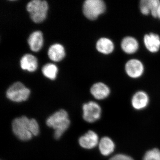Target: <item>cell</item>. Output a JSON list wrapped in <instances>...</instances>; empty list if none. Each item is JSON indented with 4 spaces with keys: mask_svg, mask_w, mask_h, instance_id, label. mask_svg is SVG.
<instances>
[{
    "mask_svg": "<svg viewBox=\"0 0 160 160\" xmlns=\"http://www.w3.org/2000/svg\"><path fill=\"white\" fill-rule=\"evenodd\" d=\"M46 123L47 126L54 129V137L57 140L59 139L70 124L68 113L64 109H61L52 115L46 120Z\"/></svg>",
    "mask_w": 160,
    "mask_h": 160,
    "instance_id": "cell-1",
    "label": "cell"
},
{
    "mask_svg": "<svg viewBox=\"0 0 160 160\" xmlns=\"http://www.w3.org/2000/svg\"><path fill=\"white\" fill-rule=\"evenodd\" d=\"M49 6L46 1L32 0L27 4L26 9L35 23L42 22L46 18Z\"/></svg>",
    "mask_w": 160,
    "mask_h": 160,
    "instance_id": "cell-2",
    "label": "cell"
},
{
    "mask_svg": "<svg viewBox=\"0 0 160 160\" xmlns=\"http://www.w3.org/2000/svg\"><path fill=\"white\" fill-rule=\"evenodd\" d=\"M30 119L26 116L16 118L12 122V129L16 136L22 141L31 139L32 134L30 131Z\"/></svg>",
    "mask_w": 160,
    "mask_h": 160,
    "instance_id": "cell-3",
    "label": "cell"
},
{
    "mask_svg": "<svg viewBox=\"0 0 160 160\" xmlns=\"http://www.w3.org/2000/svg\"><path fill=\"white\" fill-rule=\"evenodd\" d=\"M106 10V4L102 0H86L83 3V14L92 21L97 19Z\"/></svg>",
    "mask_w": 160,
    "mask_h": 160,
    "instance_id": "cell-4",
    "label": "cell"
},
{
    "mask_svg": "<svg viewBox=\"0 0 160 160\" xmlns=\"http://www.w3.org/2000/svg\"><path fill=\"white\" fill-rule=\"evenodd\" d=\"M30 94L29 89L21 82L13 83L7 89V98L12 102H21L28 99Z\"/></svg>",
    "mask_w": 160,
    "mask_h": 160,
    "instance_id": "cell-5",
    "label": "cell"
},
{
    "mask_svg": "<svg viewBox=\"0 0 160 160\" xmlns=\"http://www.w3.org/2000/svg\"><path fill=\"white\" fill-rule=\"evenodd\" d=\"M83 118L86 122L92 123L97 121L101 117V107L97 103L89 102L83 105Z\"/></svg>",
    "mask_w": 160,
    "mask_h": 160,
    "instance_id": "cell-6",
    "label": "cell"
},
{
    "mask_svg": "<svg viewBox=\"0 0 160 160\" xmlns=\"http://www.w3.org/2000/svg\"><path fill=\"white\" fill-rule=\"evenodd\" d=\"M125 70L129 77L137 78L143 74L144 67L143 63L140 60L132 59L126 62Z\"/></svg>",
    "mask_w": 160,
    "mask_h": 160,
    "instance_id": "cell-7",
    "label": "cell"
},
{
    "mask_svg": "<svg viewBox=\"0 0 160 160\" xmlns=\"http://www.w3.org/2000/svg\"><path fill=\"white\" fill-rule=\"evenodd\" d=\"M98 137L94 131H89L79 139V143L84 149H92L97 146Z\"/></svg>",
    "mask_w": 160,
    "mask_h": 160,
    "instance_id": "cell-8",
    "label": "cell"
},
{
    "mask_svg": "<svg viewBox=\"0 0 160 160\" xmlns=\"http://www.w3.org/2000/svg\"><path fill=\"white\" fill-rule=\"evenodd\" d=\"M144 43L147 50L152 53L158 52L160 49V38L158 35L150 33L145 35Z\"/></svg>",
    "mask_w": 160,
    "mask_h": 160,
    "instance_id": "cell-9",
    "label": "cell"
},
{
    "mask_svg": "<svg viewBox=\"0 0 160 160\" xmlns=\"http://www.w3.org/2000/svg\"><path fill=\"white\" fill-rule=\"evenodd\" d=\"M90 92L93 97L98 100L106 98L110 94V89L107 85L102 82L93 84L90 89Z\"/></svg>",
    "mask_w": 160,
    "mask_h": 160,
    "instance_id": "cell-10",
    "label": "cell"
},
{
    "mask_svg": "<svg viewBox=\"0 0 160 160\" xmlns=\"http://www.w3.org/2000/svg\"><path fill=\"white\" fill-rule=\"evenodd\" d=\"M28 43L32 51L34 52L40 51L43 45V36L42 32L38 30L32 32L29 35Z\"/></svg>",
    "mask_w": 160,
    "mask_h": 160,
    "instance_id": "cell-11",
    "label": "cell"
},
{
    "mask_svg": "<svg viewBox=\"0 0 160 160\" xmlns=\"http://www.w3.org/2000/svg\"><path fill=\"white\" fill-rule=\"evenodd\" d=\"M149 102V98L145 92L138 91L132 99V104L134 109L140 110L146 108Z\"/></svg>",
    "mask_w": 160,
    "mask_h": 160,
    "instance_id": "cell-12",
    "label": "cell"
},
{
    "mask_svg": "<svg viewBox=\"0 0 160 160\" xmlns=\"http://www.w3.org/2000/svg\"><path fill=\"white\" fill-rule=\"evenodd\" d=\"M20 66L23 70L34 72L38 68L37 59L31 54L24 55L20 60Z\"/></svg>",
    "mask_w": 160,
    "mask_h": 160,
    "instance_id": "cell-13",
    "label": "cell"
},
{
    "mask_svg": "<svg viewBox=\"0 0 160 160\" xmlns=\"http://www.w3.org/2000/svg\"><path fill=\"white\" fill-rule=\"evenodd\" d=\"M48 55L52 61L58 62L65 58L66 52L64 47L61 44L56 43L50 46L48 49Z\"/></svg>",
    "mask_w": 160,
    "mask_h": 160,
    "instance_id": "cell-14",
    "label": "cell"
},
{
    "mask_svg": "<svg viewBox=\"0 0 160 160\" xmlns=\"http://www.w3.org/2000/svg\"><path fill=\"white\" fill-rule=\"evenodd\" d=\"M121 48L127 54H133L138 49V42L137 40L132 37H126L122 40Z\"/></svg>",
    "mask_w": 160,
    "mask_h": 160,
    "instance_id": "cell-15",
    "label": "cell"
},
{
    "mask_svg": "<svg viewBox=\"0 0 160 160\" xmlns=\"http://www.w3.org/2000/svg\"><path fill=\"white\" fill-rule=\"evenodd\" d=\"M96 49L102 54H109L114 50V45L111 40L108 38H102L97 42Z\"/></svg>",
    "mask_w": 160,
    "mask_h": 160,
    "instance_id": "cell-16",
    "label": "cell"
},
{
    "mask_svg": "<svg viewBox=\"0 0 160 160\" xmlns=\"http://www.w3.org/2000/svg\"><path fill=\"white\" fill-rule=\"evenodd\" d=\"M100 152L104 156H108L114 150V143L110 138L104 137L100 140L99 145Z\"/></svg>",
    "mask_w": 160,
    "mask_h": 160,
    "instance_id": "cell-17",
    "label": "cell"
},
{
    "mask_svg": "<svg viewBox=\"0 0 160 160\" xmlns=\"http://www.w3.org/2000/svg\"><path fill=\"white\" fill-rule=\"evenodd\" d=\"M58 72L57 66L52 63L46 64L42 68L43 74L50 80H53L56 78Z\"/></svg>",
    "mask_w": 160,
    "mask_h": 160,
    "instance_id": "cell-18",
    "label": "cell"
},
{
    "mask_svg": "<svg viewBox=\"0 0 160 160\" xmlns=\"http://www.w3.org/2000/svg\"><path fill=\"white\" fill-rule=\"evenodd\" d=\"M143 160H160V151L157 149H152L146 152Z\"/></svg>",
    "mask_w": 160,
    "mask_h": 160,
    "instance_id": "cell-19",
    "label": "cell"
},
{
    "mask_svg": "<svg viewBox=\"0 0 160 160\" xmlns=\"http://www.w3.org/2000/svg\"><path fill=\"white\" fill-rule=\"evenodd\" d=\"M140 9L142 14L145 15L151 13L149 0H142L140 2Z\"/></svg>",
    "mask_w": 160,
    "mask_h": 160,
    "instance_id": "cell-20",
    "label": "cell"
},
{
    "mask_svg": "<svg viewBox=\"0 0 160 160\" xmlns=\"http://www.w3.org/2000/svg\"><path fill=\"white\" fill-rule=\"evenodd\" d=\"M150 5V11L152 17L157 18V11L159 6L160 1L159 0H149Z\"/></svg>",
    "mask_w": 160,
    "mask_h": 160,
    "instance_id": "cell-21",
    "label": "cell"
},
{
    "mask_svg": "<svg viewBox=\"0 0 160 160\" xmlns=\"http://www.w3.org/2000/svg\"><path fill=\"white\" fill-rule=\"evenodd\" d=\"M30 131L33 136H37L39 133V126L37 121L34 119H30Z\"/></svg>",
    "mask_w": 160,
    "mask_h": 160,
    "instance_id": "cell-22",
    "label": "cell"
},
{
    "mask_svg": "<svg viewBox=\"0 0 160 160\" xmlns=\"http://www.w3.org/2000/svg\"><path fill=\"white\" fill-rule=\"evenodd\" d=\"M109 160H133V159L132 158L126 155L118 154L112 157Z\"/></svg>",
    "mask_w": 160,
    "mask_h": 160,
    "instance_id": "cell-23",
    "label": "cell"
},
{
    "mask_svg": "<svg viewBox=\"0 0 160 160\" xmlns=\"http://www.w3.org/2000/svg\"><path fill=\"white\" fill-rule=\"evenodd\" d=\"M157 18L160 19V3L157 11Z\"/></svg>",
    "mask_w": 160,
    "mask_h": 160,
    "instance_id": "cell-24",
    "label": "cell"
}]
</instances>
